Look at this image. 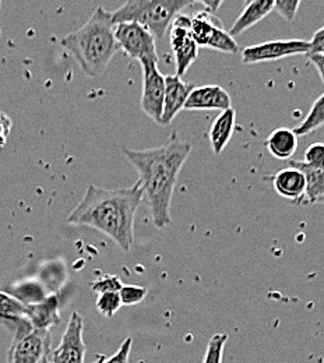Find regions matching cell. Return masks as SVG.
I'll return each instance as SVG.
<instances>
[{
  "label": "cell",
  "instance_id": "1",
  "mask_svg": "<svg viewBox=\"0 0 324 363\" xmlns=\"http://www.w3.org/2000/svg\"><path fill=\"white\" fill-rule=\"evenodd\" d=\"M193 145L172 136L165 145L148 150L123 148L125 157L136 168L144 199L154 225L160 229L172 224L171 203L182 167Z\"/></svg>",
  "mask_w": 324,
  "mask_h": 363
},
{
  "label": "cell",
  "instance_id": "2",
  "mask_svg": "<svg viewBox=\"0 0 324 363\" xmlns=\"http://www.w3.org/2000/svg\"><path fill=\"white\" fill-rule=\"evenodd\" d=\"M144 200L139 182L129 189H102L90 184L84 197L67 217L73 225L90 227L111 238L123 252L135 242V217Z\"/></svg>",
  "mask_w": 324,
  "mask_h": 363
},
{
  "label": "cell",
  "instance_id": "3",
  "mask_svg": "<svg viewBox=\"0 0 324 363\" xmlns=\"http://www.w3.org/2000/svg\"><path fill=\"white\" fill-rule=\"evenodd\" d=\"M115 26L112 13L98 6L91 18L77 31L63 37L60 45L76 59L87 76L99 77L119 50Z\"/></svg>",
  "mask_w": 324,
  "mask_h": 363
},
{
  "label": "cell",
  "instance_id": "4",
  "mask_svg": "<svg viewBox=\"0 0 324 363\" xmlns=\"http://www.w3.org/2000/svg\"><path fill=\"white\" fill-rule=\"evenodd\" d=\"M190 4V0H128L112 17L115 24L138 23L154 37L164 38L174 18Z\"/></svg>",
  "mask_w": 324,
  "mask_h": 363
},
{
  "label": "cell",
  "instance_id": "5",
  "mask_svg": "<svg viewBox=\"0 0 324 363\" xmlns=\"http://www.w3.org/2000/svg\"><path fill=\"white\" fill-rule=\"evenodd\" d=\"M50 354V333L34 330L28 320L14 328L7 363H44Z\"/></svg>",
  "mask_w": 324,
  "mask_h": 363
},
{
  "label": "cell",
  "instance_id": "6",
  "mask_svg": "<svg viewBox=\"0 0 324 363\" xmlns=\"http://www.w3.org/2000/svg\"><path fill=\"white\" fill-rule=\"evenodd\" d=\"M115 38L119 49L141 62H158L155 37L138 23H119L115 26Z\"/></svg>",
  "mask_w": 324,
  "mask_h": 363
},
{
  "label": "cell",
  "instance_id": "7",
  "mask_svg": "<svg viewBox=\"0 0 324 363\" xmlns=\"http://www.w3.org/2000/svg\"><path fill=\"white\" fill-rule=\"evenodd\" d=\"M191 17L186 14H178L169 27V43L177 65V76L182 79L189 67L194 63L199 56V45L190 33Z\"/></svg>",
  "mask_w": 324,
  "mask_h": 363
},
{
  "label": "cell",
  "instance_id": "8",
  "mask_svg": "<svg viewBox=\"0 0 324 363\" xmlns=\"http://www.w3.org/2000/svg\"><path fill=\"white\" fill-rule=\"evenodd\" d=\"M143 92L141 109L155 123L161 125L165 98V76L158 70V62H141Z\"/></svg>",
  "mask_w": 324,
  "mask_h": 363
},
{
  "label": "cell",
  "instance_id": "9",
  "mask_svg": "<svg viewBox=\"0 0 324 363\" xmlns=\"http://www.w3.org/2000/svg\"><path fill=\"white\" fill-rule=\"evenodd\" d=\"M311 43L303 40H276L257 45L247 46L242 52V60L246 65L272 62L296 55H308Z\"/></svg>",
  "mask_w": 324,
  "mask_h": 363
},
{
  "label": "cell",
  "instance_id": "10",
  "mask_svg": "<svg viewBox=\"0 0 324 363\" xmlns=\"http://www.w3.org/2000/svg\"><path fill=\"white\" fill-rule=\"evenodd\" d=\"M83 318L74 312L63 333L59 347L52 352V363H84L86 358V344L83 340Z\"/></svg>",
  "mask_w": 324,
  "mask_h": 363
},
{
  "label": "cell",
  "instance_id": "11",
  "mask_svg": "<svg viewBox=\"0 0 324 363\" xmlns=\"http://www.w3.org/2000/svg\"><path fill=\"white\" fill-rule=\"evenodd\" d=\"M232 108L231 95L220 86L194 87L185 104V111H228Z\"/></svg>",
  "mask_w": 324,
  "mask_h": 363
},
{
  "label": "cell",
  "instance_id": "12",
  "mask_svg": "<svg viewBox=\"0 0 324 363\" xmlns=\"http://www.w3.org/2000/svg\"><path fill=\"white\" fill-rule=\"evenodd\" d=\"M196 86L185 83L177 74L165 76V98L161 125H169L185 108L186 101Z\"/></svg>",
  "mask_w": 324,
  "mask_h": 363
},
{
  "label": "cell",
  "instance_id": "13",
  "mask_svg": "<svg viewBox=\"0 0 324 363\" xmlns=\"http://www.w3.org/2000/svg\"><path fill=\"white\" fill-rule=\"evenodd\" d=\"M27 320L34 330L44 331H49L50 327L60 324L59 298L56 295H50L40 302L27 303Z\"/></svg>",
  "mask_w": 324,
  "mask_h": 363
},
{
  "label": "cell",
  "instance_id": "14",
  "mask_svg": "<svg viewBox=\"0 0 324 363\" xmlns=\"http://www.w3.org/2000/svg\"><path fill=\"white\" fill-rule=\"evenodd\" d=\"M273 184L281 197L295 203H302L306 191V178L298 168L288 167L278 171L273 178Z\"/></svg>",
  "mask_w": 324,
  "mask_h": 363
},
{
  "label": "cell",
  "instance_id": "15",
  "mask_svg": "<svg viewBox=\"0 0 324 363\" xmlns=\"http://www.w3.org/2000/svg\"><path fill=\"white\" fill-rule=\"evenodd\" d=\"M272 11H274V0H255L249 1L239 17L232 24L231 30L228 31L231 37L243 34L250 27L260 23L264 17H267Z\"/></svg>",
  "mask_w": 324,
  "mask_h": 363
},
{
  "label": "cell",
  "instance_id": "16",
  "mask_svg": "<svg viewBox=\"0 0 324 363\" xmlns=\"http://www.w3.org/2000/svg\"><path fill=\"white\" fill-rule=\"evenodd\" d=\"M289 167L298 168L306 178V191L301 204H324V168H312L302 161H289Z\"/></svg>",
  "mask_w": 324,
  "mask_h": 363
},
{
  "label": "cell",
  "instance_id": "17",
  "mask_svg": "<svg viewBox=\"0 0 324 363\" xmlns=\"http://www.w3.org/2000/svg\"><path fill=\"white\" fill-rule=\"evenodd\" d=\"M235 125H236V112L232 108L221 112L213 122L208 132V138H210L211 150L216 155H220L228 145L235 130Z\"/></svg>",
  "mask_w": 324,
  "mask_h": 363
},
{
  "label": "cell",
  "instance_id": "18",
  "mask_svg": "<svg viewBox=\"0 0 324 363\" xmlns=\"http://www.w3.org/2000/svg\"><path fill=\"white\" fill-rule=\"evenodd\" d=\"M269 152L277 160H289L298 150V136L294 129H276L266 140Z\"/></svg>",
  "mask_w": 324,
  "mask_h": 363
},
{
  "label": "cell",
  "instance_id": "19",
  "mask_svg": "<svg viewBox=\"0 0 324 363\" xmlns=\"http://www.w3.org/2000/svg\"><path fill=\"white\" fill-rule=\"evenodd\" d=\"M221 27L220 20L216 18L211 13H208L207 10H201L197 11L193 17H191V27H190V33L193 40L196 41V44L199 48H207L210 40L213 38L216 30Z\"/></svg>",
  "mask_w": 324,
  "mask_h": 363
},
{
  "label": "cell",
  "instance_id": "20",
  "mask_svg": "<svg viewBox=\"0 0 324 363\" xmlns=\"http://www.w3.org/2000/svg\"><path fill=\"white\" fill-rule=\"evenodd\" d=\"M0 320L16 328L27 320V303L0 291Z\"/></svg>",
  "mask_w": 324,
  "mask_h": 363
},
{
  "label": "cell",
  "instance_id": "21",
  "mask_svg": "<svg viewBox=\"0 0 324 363\" xmlns=\"http://www.w3.org/2000/svg\"><path fill=\"white\" fill-rule=\"evenodd\" d=\"M324 126V94L320 95L313 106L311 108L308 116L302 121V123L299 126H296L294 129L296 136H308L316 130H319L320 128Z\"/></svg>",
  "mask_w": 324,
  "mask_h": 363
},
{
  "label": "cell",
  "instance_id": "22",
  "mask_svg": "<svg viewBox=\"0 0 324 363\" xmlns=\"http://www.w3.org/2000/svg\"><path fill=\"white\" fill-rule=\"evenodd\" d=\"M207 48L214 49V50H220L224 53H236L239 50V46L236 44L235 38L231 37V34L228 31H225L223 27H218L213 35V38L210 40Z\"/></svg>",
  "mask_w": 324,
  "mask_h": 363
},
{
  "label": "cell",
  "instance_id": "23",
  "mask_svg": "<svg viewBox=\"0 0 324 363\" xmlns=\"http://www.w3.org/2000/svg\"><path fill=\"white\" fill-rule=\"evenodd\" d=\"M228 341L227 334H216L210 338L203 363H223L224 348Z\"/></svg>",
  "mask_w": 324,
  "mask_h": 363
},
{
  "label": "cell",
  "instance_id": "24",
  "mask_svg": "<svg viewBox=\"0 0 324 363\" xmlns=\"http://www.w3.org/2000/svg\"><path fill=\"white\" fill-rule=\"evenodd\" d=\"M122 308V301L119 292H106L98 295L96 309L101 315L106 318L115 316V313Z\"/></svg>",
  "mask_w": 324,
  "mask_h": 363
},
{
  "label": "cell",
  "instance_id": "25",
  "mask_svg": "<svg viewBox=\"0 0 324 363\" xmlns=\"http://www.w3.org/2000/svg\"><path fill=\"white\" fill-rule=\"evenodd\" d=\"M119 295L123 306H135L141 303L147 296V289L138 285H123Z\"/></svg>",
  "mask_w": 324,
  "mask_h": 363
},
{
  "label": "cell",
  "instance_id": "26",
  "mask_svg": "<svg viewBox=\"0 0 324 363\" xmlns=\"http://www.w3.org/2000/svg\"><path fill=\"white\" fill-rule=\"evenodd\" d=\"M123 284L118 275H102L91 284L94 292H96L98 295L106 292H119Z\"/></svg>",
  "mask_w": 324,
  "mask_h": 363
},
{
  "label": "cell",
  "instance_id": "27",
  "mask_svg": "<svg viewBox=\"0 0 324 363\" xmlns=\"http://www.w3.org/2000/svg\"><path fill=\"white\" fill-rule=\"evenodd\" d=\"M312 168H324V143H313L305 151V160L302 161Z\"/></svg>",
  "mask_w": 324,
  "mask_h": 363
},
{
  "label": "cell",
  "instance_id": "28",
  "mask_svg": "<svg viewBox=\"0 0 324 363\" xmlns=\"http://www.w3.org/2000/svg\"><path fill=\"white\" fill-rule=\"evenodd\" d=\"M301 6L299 0H274V10L286 21H292Z\"/></svg>",
  "mask_w": 324,
  "mask_h": 363
},
{
  "label": "cell",
  "instance_id": "29",
  "mask_svg": "<svg viewBox=\"0 0 324 363\" xmlns=\"http://www.w3.org/2000/svg\"><path fill=\"white\" fill-rule=\"evenodd\" d=\"M132 345H133V340L128 338L122 342L121 348L118 350L116 354H113L111 358H108L105 362L102 363H129V355L132 351Z\"/></svg>",
  "mask_w": 324,
  "mask_h": 363
},
{
  "label": "cell",
  "instance_id": "30",
  "mask_svg": "<svg viewBox=\"0 0 324 363\" xmlns=\"http://www.w3.org/2000/svg\"><path fill=\"white\" fill-rule=\"evenodd\" d=\"M309 43H311V50L308 55L324 53V26L313 34V38Z\"/></svg>",
  "mask_w": 324,
  "mask_h": 363
},
{
  "label": "cell",
  "instance_id": "31",
  "mask_svg": "<svg viewBox=\"0 0 324 363\" xmlns=\"http://www.w3.org/2000/svg\"><path fill=\"white\" fill-rule=\"evenodd\" d=\"M10 128H11L10 119L0 112V148L6 144V138L10 132Z\"/></svg>",
  "mask_w": 324,
  "mask_h": 363
},
{
  "label": "cell",
  "instance_id": "32",
  "mask_svg": "<svg viewBox=\"0 0 324 363\" xmlns=\"http://www.w3.org/2000/svg\"><path fill=\"white\" fill-rule=\"evenodd\" d=\"M311 62L315 65L316 70L320 74V79L324 83V53H316V55H308Z\"/></svg>",
  "mask_w": 324,
  "mask_h": 363
},
{
  "label": "cell",
  "instance_id": "33",
  "mask_svg": "<svg viewBox=\"0 0 324 363\" xmlns=\"http://www.w3.org/2000/svg\"><path fill=\"white\" fill-rule=\"evenodd\" d=\"M203 6L206 7L204 10H207L208 13L213 14L223 6V1L221 0H203Z\"/></svg>",
  "mask_w": 324,
  "mask_h": 363
},
{
  "label": "cell",
  "instance_id": "34",
  "mask_svg": "<svg viewBox=\"0 0 324 363\" xmlns=\"http://www.w3.org/2000/svg\"><path fill=\"white\" fill-rule=\"evenodd\" d=\"M44 363H52V362H50V361H49V359H48V361H45V362H44Z\"/></svg>",
  "mask_w": 324,
  "mask_h": 363
},
{
  "label": "cell",
  "instance_id": "35",
  "mask_svg": "<svg viewBox=\"0 0 324 363\" xmlns=\"http://www.w3.org/2000/svg\"><path fill=\"white\" fill-rule=\"evenodd\" d=\"M0 35H1V31H0Z\"/></svg>",
  "mask_w": 324,
  "mask_h": 363
}]
</instances>
